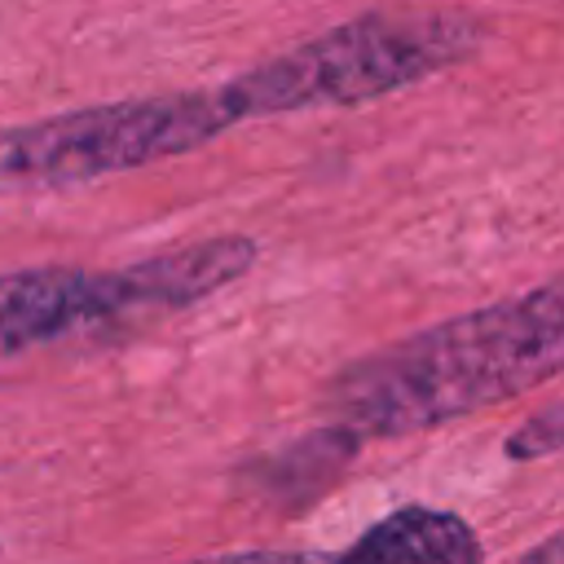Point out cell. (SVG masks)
I'll return each instance as SVG.
<instances>
[{
	"instance_id": "6da1fadb",
	"label": "cell",
	"mask_w": 564,
	"mask_h": 564,
	"mask_svg": "<svg viewBox=\"0 0 564 564\" xmlns=\"http://www.w3.org/2000/svg\"><path fill=\"white\" fill-rule=\"evenodd\" d=\"M564 361L560 282L445 317L348 361L322 392L330 423L361 441L445 427L546 383Z\"/></svg>"
},
{
	"instance_id": "7a4b0ae2",
	"label": "cell",
	"mask_w": 564,
	"mask_h": 564,
	"mask_svg": "<svg viewBox=\"0 0 564 564\" xmlns=\"http://www.w3.org/2000/svg\"><path fill=\"white\" fill-rule=\"evenodd\" d=\"M485 35L489 26L471 13H361L242 70L216 93L234 123L366 106L476 57Z\"/></svg>"
},
{
	"instance_id": "3957f363",
	"label": "cell",
	"mask_w": 564,
	"mask_h": 564,
	"mask_svg": "<svg viewBox=\"0 0 564 564\" xmlns=\"http://www.w3.org/2000/svg\"><path fill=\"white\" fill-rule=\"evenodd\" d=\"M234 128L220 93H163L0 128V194L70 189L203 150Z\"/></svg>"
},
{
	"instance_id": "277c9868",
	"label": "cell",
	"mask_w": 564,
	"mask_h": 564,
	"mask_svg": "<svg viewBox=\"0 0 564 564\" xmlns=\"http://www.w3.org/2000/svg\"><path fill=\"white\" fill-rule=\"evenodd\" d=\"M256 264V242L242 234H216L189 247H172L145 256L123 269H106V330L119 322L163 317L189 308L229 282H238Z\"/></svg>"
},
{
	"instance_id": "5b68a950",
	"label": "cell",
	"mask_w": 564,
	"mask_h": 564,
	"mask_svg": "<svg viewBox=\"0 0 564 564\" xmlns=\"http://www.w3.org/2000/svg\"><path fill=\"white\" fill-rule=\"evenodd\" d=\"M79 330H106V273L70 264L0 273V361Z\"/></svg>"
},
{
	"instance_id": "8992f818",
	"label": "cell",
	"mask_w": 564,
	"mask_h": 564,
	"mask_svg": "<svg viewBox=\"0 0 564 564\" xmlns=\"http://www.w3.org/2000/svg\"><path fill=\"white\" fill-rule=\"evenodd\" d=\"M361 436L348 432L344 423H322L269 454H256L242 463V485L256 502H269L273 511H304L317 498H326V489L357 463Z\"/></svg>"
},
{
	"instance_id": "52a82bcc",
	"label": "cell",
	"mask_w": 564,
	"mask_h": 564,
	"mask_svg": "<svg viewBox=\"0 0 564 564\" xmlns=\"http://www.w3.org/2000/svg\"><path fill=\"white\" fill-rule=\"evenodd\" d=\"M339 555L370 560V564H476L485 551H480L476 529L458 511L410 502L375 520Z\"/></svg>"
},
{
	"instance_id": "ba28073f",
	"label": "cell",
	"mask_w": 564,
	"mask_h": 564,
	"mask_svg": "<svg viewBox=\"0 0 564 564\" xmlns=\"http://www.w3.org/2000/svg\"><path fill=\"white\" fill-rule=\"evenodd\" d=\"M507 458L511 463H533V458H551L560 454V405H542L533 419H524L511 436H507Z\"/></svg>"
}]
</instances>
